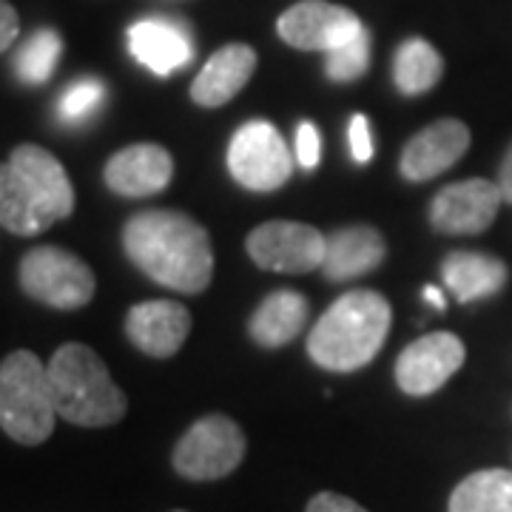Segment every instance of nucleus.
Returning <instances> with one entry per match:
<instances>
[{"mask_svg":"<svg viewBox=\"0 0 512 512\" xmlns=\"http://www.w3.org/2000/svg\"><path fill=\"white\" fill-rule=\"evenodd\" d=\"M279 37L302 52H333L339 46H345L348 40L359 35L365 29V23L359 20L356 12H350L345 6H333L322 0H305L291 6L279 23Z\"/></svg>","mask_w":512,"mask_h":512,"instance_id":"1a4fd4ad","label":"nucleus"},{"mask_svg":"<svg viewBox=\"0 0 512 512\" xmlns=\"http://www.w3.org/2000/svg\"><path fill=\"white\" fill-rule=\"evenodd\" d=\"M444 285L453 291L458 302H476L484 296H493L507 282V265L490 254L478 251H456L441 265Z\"/></svg>","mask_w":512,"mask_h":512,"instance_id":"6ab92c4d","label":"nucleus"},{"mask_svg":"<svg viewBox=\"0 0 512 512\" xmlns=\"http://www.w3.org/2000/svg\"><path fill=\"white\" fill-rule=\"evenodd\" d=\"M450 512H512V473L481 470L467 476L450 495Z\"/></svg>","mask_w":512,"mask_h":512,"instance_id":"5701e85b","label":"nucleus"},{"mask_svg":"<svg viewBox=\"0 0 512 512\" xmlns=\"http://www.w3.org/2000/svg\"><path fill=\"white\" fill-rule=\"evenodd\" d=\"M308 322V299L296 291L271 293L251 316V339L262 348H282L299 336Z\"/></svg>","mask_w":512,"mask_h":512,"instance_id":"aec40b11","label":"nucleus"},{"mask_svg":"<svg viewBox=\"0 0 512 512\" xmlns=\"http://www.w3.org/2000/svg\"><path fill=\"white\" fill-rule=\"evenodd\" d=\"M248 256L262 271L274 274H308L322 268L328 237L305 222L276 220L254 228L245 239Z\"/></svg>","mask_w":512,"mask_h":512,"instance_id":"6e6552de","label":"nucleus"},{"mask_svg":"<svg viewBox=\"0 0 512 512\" xmlns=\"http://www.w3.org/2000/svg\"><path fill=\"white\" fill-rule=\"evenodd\" d=\"M174 512H185V510H174Z\"/></svg>","mask_w":512,"mask_h":512,"instance_id":"473e14b6","label":"nucleus"},{"mask_svg":"<svg viewBox=\"0 0 512 512\" xmlns=\"http://www.w3.org/2000/svg\"><path fill=\"white\" fill-rule=\"evenodd\" d=\"M57 416L77 427H109L126 416V393L114 384L106 362L86 345H63L49 362Z\"/></svg>","mask_w":512,"mask_h":512,"instance_id":"7ed1b4c3","label":"nucleus"},{"mask_svg":"<svg viewBox=\"0 0 512 512\" xmlns=\"http://www.w3.org/2000/svg\"><path fill=\"white\" fill-rule=\"evenodd\" d=\"M501 188L490 180H464L441 188L430 202V222L441 234H481L501 208Z\"/></svg>","mask_w":512,"mask_h":512,"instance_id":"9b49d317","label":"nucleus"},{"mask_svg":"<svg viewBox=\"0 0 512 512\" xmlns=\"http://www.w3.org/2000/svg\"><path fill=\"white\" fill-rule=\"evenodd\" d=\"M128 49L148 72L168 77L194 60L188 26L171 18H143L128 29Z\"/></svg>","mask_w":512,"mask_h":512,"instance_id":"ddd939ff","label":"nucleus"},{"mask_svg":"<svg viewBox=\"0 0 512 512\" xmlns=\"http://www.w3.org/2000/svg\"><path fill=\"white\" fill-rule=\"evenodd\" d=\"M390 302L376 291H350L336 299L308 336V353L319 367L353 373L376 359L390 333Z\"/></svg>","mask_w":512,"mask_h":512,"instance_id":"f03ea898","label":"nucleus"},{"mask_svg":"<svg viewBox=\"0 0 512 512\" xmlns=\"http://www.w3.org/2000/svg\"><path fill=\"white\" fill-rule=\"evenodd\" d=\"M60 52H63V40L55 29H37L35 35L20 46L18 57H15V72L23 83L40 86L55 72Z\"/></svg>","mask_w":512,"mask_h":512,"instance_id":"b1692460","label":"nucleus"},{"mask_svg":"<svg viewBox=\"0 0 512 512\" xmlns=\"http://www.w3.org/2000/svg\"><path fill=\"white\" fill-rule=\"evenodd\" d=\"M9 165L18 171V177L32 188L37 200L43 202L55 220H66L74 211V188L69 174L63 171V165L57 163L55 154H49L46 148L18 146L9 157Z\"/></svg>","mask_w":512,"mask_h":512,"instance_id":"f3484780","label":"nucleus"},{"mask_svg":"<svg viewBox=\"0 0 512 512\" xmlns=\"http://www.w3.org/2000/svg\"><path fill=\"white\" fill-rule=\"evenodd\" d=\"M305 512H367L365 507H359L353 498L339 493H319L313 495L311 504Z\"/></svg>","mask_w":512,"mask_h":512,"instance_id":"c85d7f7f","label":"nucleus"},{"mask_svg":"<svg viewBox=\"0 0 512 512\" xmlns=\"http://www.w3.org/2000/svg\"><path fill=\"white\" fill-rule=\"evenodd\" d=\"M464 342L453 333H427L396 362V382L407 396H430L464 365Z\"/></svg>","mask_w":512,"mask_h":512,"instance_id":"9d476101","label":"nucleus"},{"mask_svg":"<svg viewBox=\"0 0 512 512\" xmlns=\"http://www.w3.org/2000/svg\"><path fill=\"white\" fill-rule=\"evenodd\" d=\"M256 72V52L245 43H231L222 46L220 52L208 57V63L197 74L194 86H191V100L202 109H217L225 106L228 100H234L245 83Z\"/></svg>","mask_w":512,"mask_h":512,"instance_id":"dca6fc26","label":"nucleus"},{"mask_svg":"<svg viewBox=\"0 0 512 512\" xmlns=\"http://www.w3.org/2000/svg\"><path fill=\"white\" fill-rule=\"evenodd\" d=\"M57 407L49 370L32 350H15L0 362V427L9 439L35 447L55 433Z\"/></svg>","mask_w":512,"mask_h":512,"instance_id":"20e7f679","label":"nucleus"},{"mask_svg":"<svg viewBox=\"0 0 512 512\" xmlns=\"http://www.w3.org/2000/svg\"><path fill=\"white\" fill-rule=\"evenodd\" d=\"M245 458V433L228 416H205L174 447V470L191 481H217Z\"/></svg>","mask_w":512,"mask_h":512,"instance_id":"0eeeda50","label":"nucleus"},{"mask_svg":"<svg viewBox=\"0 0 512 512\" xmlns=\"http://www.w3.org/2000/svg\"><path fill=\"white\" fill-rule=\"evenodd\" d=\"M106 103V86L97 77H80L74 80L57 100V117L66 126H86Z\"/></svg>","mask_w":512,"mask_h":512,"instance_id":"393cba45","label":"nucleus"},{"mask_svg":"<svg viewBox=\"0 0 512 512\" xmlns=\"http://www.w3.org/2000/svg\"><path fill=\"white\" fill-rule=\"evenodd\" d=\"M367 66H370V32L367 29H362L345 46L328 52V60H325V72L336 83H353V80H359L367 72Z\"/></svg>","mask_w":512,"mask_h":512,"instance_id":"a878e982","label":"nucleus"},{"mask_svg":"<svg viewBox=\"0 0 512 512\" xmlns=\"http://www.w3.org/2000/svg\"><path fill=\"white\" fill-rule=\"evenodd\" d=\"M20 288L49 308L77 311L92 302L97 282L80 256L55 245H40L20 259Z\"/></svg>","mask_w":512,"mask_h":512,"instance_id":"39448f33","label":"nucleus"},{"mask_svg":"<svg viewBox=\"0 0 512 512\" xmlns=\"http://www.w3.org/2000/svg\"><path fill=\"white\" fill-rule=\"evenodd\" d=\"M106 185L120 197H154L168 188L174 160L163 146L137 143L117 151L106 163Z\"/></svg>","mask_w":512,"mask_h":512,"instance_id":"2eb2a0df","label":"nucleus"},{"mask_svg":"<svg viewBox=\"0 0 512 512\" xmlns=\"http://www.w3.org/2000/svg\"><path fill=\"white\" fill-rule=\"evenodd\" d=\"M470 148V128L461 120H436L404 146L402 177L410 183H424L456 165Z\"/></svg>","mask_w":512,"mask_h":512,"instance_id":"f8f14e48","label":"nucleus"},{"mask_svg":"<svg viewBox=\"0 0 512 512\" xmlns=\"http://www.w3.org/2000/svg\"><path fill=\"white\" fill-rule=\"evenodd\" d=\"M424 299H427L430 305H436L439 311L444 308V296H441L439 288H433V285H427V288H424Z\"/></svg>","mask_w":512,"mask_h":512,"instance_id":"2f4dec72","label":"nucleus"},{"mask_svg":"<svg viewBox=\"0 0 512 512\" xmlns=\"http://www.w3.org/2000/svg\"><path fill=\"white\" fill-rule=\"evenodd\" d=\"M228 168L242 188L265 194L291 180L293 154L276 126L265 120H251L239 126L228 143Z\"/></svg>","mask_w":512,"mask_h":512,"instance_id":"423d86ee","label":"nucleus"},{"mask_svg":"<svg viewBox=\"0 0 512 512\" xmlns=\"http://www.w3.org/2000/svg\"><path fill=\"white\" fill-rule=\"evenodd\" d=\"M20 35V20L18 12L12 9V3L0 0V55L18 40Z\"/></svg>","mask_w":512,"mask_h":512,"instance_id":"c756f323","label":"nucleus"},{"mask_svg":"<svg viewBox=\"0 0 512 512\" xmlns=\"http://www.w3.org/2000/svg\"><path fill=\"white\" fill-rule=\"evenodd\" d=\"M444 72V60L441 55L421 37H410L404 40L393 60V80L396 89L407 97H419V94L430 92L441 80Z\"/></svg>","mask_w":512,"mask_h":512,"instance_id":"4be33fe9","label":"nucleus"},{"mask_svg":"<svg viewBox=\"0 0 512 512\" xmlns=\"http://www.w3.org/2000/svg\"><path fill=\"white\" fill-rule=\"evenodd\" d=\"M498 188H501V197L507 202H512V146L501 163V171H498Z\"/></svg>","mask_w":512,"mask_h":512,"instance_id":"7c9ffc66","label":"nucleus"},{"mask_svg":"<svg viewBox=\"0 0 512 512\" xmlns=\"http://www.w3.org/2000/svg\"><path fill=\"white\" fill-rule=\"evenodd\" d=\"M350 154L356 163H370L373 160V131H370V120L365 114H353L348 128Z\"/></svg>","mask_w":512,"mask_h":512,"instance_id":"bb28decb","label":"nucleus"},{"mask_svg":"<svg viewBox=\"0 0 512 512\" xmlns=\"http://www.w3.org/2000/svg\"><path fill=\"white\" fill-rule=\"evenodd\" d=\"M384 254H387V245L376 228H370V225L339 228L336 234L328 237L322 271L330 282H348V279H356V276L379 268Z\"/></svg>","mask_w":512,"mask_h":512,"instance_id":"a211bd4d","label":"nucleus"},{"mask_svg":"<svg viewBox=\"0 0 512 512\" xmlns=\"http://www.w3.org/2000/svg\"><path fill=\"white\" fill-rule=\"evenodd\" d=\"M128 259L157 285L200 293L214 276V248L200 222L180 211H140L123 228Z\"/></svg>","mask_w":512,"mask_h":512,"instance_id":"f257e3e1","label":"nucleus"},{"mask_svg":"<svg viewBox=\"0 0 512 512\" xmlns=\"http://www.w3.org/2000/svg\"><path fill=\"white\" fill-rule=\"evenodd\" d=\"M52 211L37 200L32 188L9 163H0V225L20 237H32L55 225Z\"/></svg>","mask_w":512,"mask_h":512,"instance_id":"412c9836","label":"nucleus"},{"mask_svg":"<svg viewBox=\"0 0 512 512\" xmlns=\"http://www.w3.org/2000/svg\"><path fill=\"white\" fill-rule=\"evenodd\" d=\"M126 333L134 348L154 359H168L183 348L191 333V313L180 302H143L134 305L126 316Z\"/></svg>","mask_w":512,"mask_h":512,"instance_id":"4468645a","label":"nucleus"},{"mask_svg":"<svg viewBox=\"0 0 512 512\" xmlns=\"http://www.w3.org/2000/svg\"><path fill=\"white\" fill-rule=\"evenodd\" d=\"M296 160L302 168H316L322 160V140L313 123H299L296 128Z\"/></svg>","mask_w":512,"mask_h":512,"instance_id":"cd10ccee","label":"nucleus"}]
</instances>
